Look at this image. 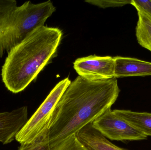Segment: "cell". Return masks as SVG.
Returning a JSON list of instances; mask_svg holds the SVG:
<instances>
[{
	"instance_id": "obj_9",
	"label": "cell",
	"mask_w": 151,
	"mask_h": 150,
	"mask_svg": "<svg viewBox=\"0 0 151 150\" xmlns=\"http://www.w3.org/2000/svg\"><path fill=\"white\" fill-rule=\"evenodd\" d=\"M79 140L90 150H127L114 145L91 124L85 126L76 134Z\"/></svg>"
},
{
	"instance_id": "obj_8",
	"label": "cell",
	"mask_w": 151,
	"mask_h": 150,
	"mask_svg": "<svg viewBox=\"0 0 151 150\" xmlns=\"http://www.w3.org/2000/svg\"><path fill=\"white\" fill-rule=\"evenodd\" d=\"M115 60L114 78L151 75V63L136 58L117 56Z\"/></svg>"
},
{
	"instance_id": "obj_3",
	"label": "cell",
	"mask_w": 151,
	"mask_h": 150,
	"mask_svg": "<svg viewBox=\"0 0 151 150\" xmlns=\"http://www.w3.org/2000/svg\"><path fill=\"white\" fill-rule=\"evenodd\" d=\"M71 81L66 77L58 83L25 125L15 140L25 149L40 147L47 140L54 110Z\"/></svg>"
},
{
	"instance_id": "obj_14",
	"label": "cell",
	"mask_w": 151,
	"mask_h": 150,
	"mask_svg": "<svg viewBox=\"0 0 151 150\" xmlns=\"http://www.w3.org/2000/svg\"><path fill=\"white\" fill-rule=\"evenodd\" d=\"M131 4L136 9L137 11L144 12L151 18V0H132Z\"/></svg>"
},
{
	"instance_id": "obj_7",
	"label": "cell",
	"mask_w": 151,
	"mask_h": 150,
	"mask_svg": "<svg viewBox=\"0 0 151 150\" xmlns=\"http://www.w3.org/2000/svg\"><path fill=\"white\" fill-rule=\"evenodd\" d=\"M28 120L27 106L0 113V143L7 144L12 142Z\"/></svg>"
},
{
	"instance_id": "obj_2",
	"label": "cell",
	"mask_w": 151,
	"mask_h": 150,
	"mask_svg": "<svg viewBox=\"0 0 151 150\" xmlns=\"http://www.w3.org/2000/svg\"><path fill=\"white\" fill-rule=\"evenodd\" d=\"M63 32L55 27L40 26L8 52L2 80L11 92L25 90L55 56Z\"/></svg>"
},
{
	"instance_id": "obj_12",
	"label": "cell",
	"mask_w": 151,
	"mask_h": 150,
	"mask_svg": "<svg viewBox=\"0 0 151 150\" xmlns=\"http://www.w3.org/2000/svg\"><path fill=\"white\" fill-rule=\"evenodd\" d=\"M45 150H90L87 148L76 134L71 136L51 149Z\"/></svg>"
},
{
	"instance_id": "obj_10",
	"label": "cell",
	"mask_w": 151,
	"mask_h": 150,
	"mask_svg": "<svg viewBox=\"0 0 151 150\" xmlns=\"http://www.w3.org/2000/svg\"><path fill=\"white\" fill-rule=\"evenodd\" d=\"M118 115L146 136H151V113L114 110Z\"/></svg>"
},
{
	"instance_id": "obj_11",
	"label": "cell",
	"mask_w": 151,
	"mask_h": 150,
	"mask_svg": "<svg viewBox=\"0 0 151 150\" xmlns=\"http://www.w3.org/2000/svg\"><path fill=\"white\" fill-rule=\"evenodd\" d=\"M138 19L136 36L140 45L151 52V18L147 14L137 11Z\"/></svg>"
},
{
	"instance_id": "obj_5",
	"label": "cell",
	"mask_w": 151,
	"mask_h": 150,
	"mask_svg": "<svg viewBox=\"0 0 151 150\" xmlns=\"http://www.w3.org/2000/svg\"><path fill=\"white\" fill-rule=\"evenodd\" d=\"M91 126L111 141H142L148 138L111 109L94 121Z\"/></svg>"
},
{
	"instance_id": "obj_4",
	"label": "cell",
	"mask_w": 151,
	"mask_h": 150,
	"mask_svg": "<svg viewBox=\"0 0 151 150\" xmlns=\"http://www.w3.org/2000/svg\"><path fill=\"white\" fill-rule=\"evenodd\" d=\"M30 33L26 2L18 6L15 0H0V58Z\"/></svg>"
},
{
	"instance_id": "obj_1",
	"label": "cell",
	"mask_w": 151,
	"mask_h": 150,
	"mask_svg": "<svg viewBox=\"0 0 151 150\" xmlns=\"http://www.w3.org/2000/svg\"><path fill=\"white\" fill-rule=\"evenodd\" d=\"M117 78L91 81L78 76L54 110L45 142L34 150L51 149L111 109L120 92Z\"/></svg>"
},
{
	"instance_id": "obj_13",
	"label": "cell",
	"mask_w": 151,
	"mask_h": 150,
	"mask_svg": "<svg viewBox=\"0 0 151 150\" xmlns=\"http://www.w3.org/2000/svg\"><path fill=\"white\" fill-rule=\"evenodd\" d=\"M132 0H111V1H98V0H87V2L96 5L101 8L109 7H122L126 4H131Z\"/></svg>"
},
{
	"instance_id": "obj_6",
	"label": "cell",
	"mask_w": 151,
	"mask_h": 150,
	"mask_svg": "<svg viewBox=\"0 0 151 150\" xmlns=\"http://www.w3.org/2000/svg\"><path fill=\"white\" fill-rule=\"evenodd\" d=\"M73 68L79 76L91 81L114 77L115 60L110 56L89 55L76 59Z\"/></svg>"
}]
</instances>
